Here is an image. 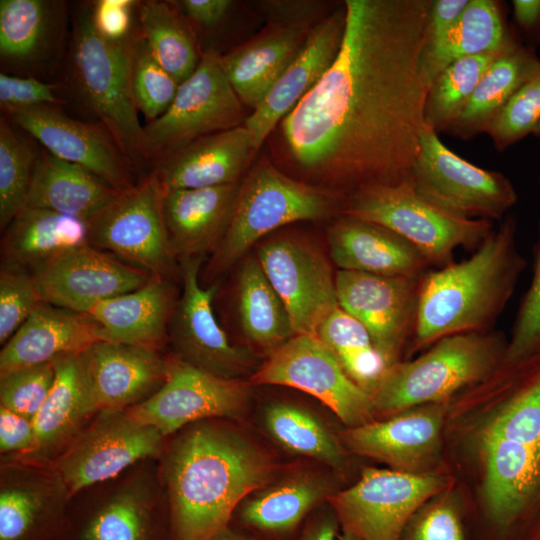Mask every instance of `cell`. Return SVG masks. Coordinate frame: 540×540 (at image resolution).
I'll list each match as a JSON object with an SVG mask.
<instances>
[{"mask_svg": "<svg viewBox=\"0 0 540 540\" xmlns=\"http://www.w3.org/2000/svg\"><path fill=\"white\" fill-rule=\"evenodd\" d=\"M433 0H346L338 55L281 121L295 163L349 191L410 181L426 125Z\"/></svg>", "mask_w": 540, "mask_h": 540, "instance_id": "1", "label": "cell"}, {"mask_svg": "<svg viewBox=\"0 0 540 540\" xmlns=\"http://www.w3.org/2000/svg\"><path fill=\"white\" fill-rule=\"evenodd\" d=\"M447 436L471 449L479 490L492 508L540 526V348L455 394Z\"/></svg>", "mask_w": 540, "mask_h": 540, "instance_id": "2", "label": "cell"}, {"mask_svg": "<svg viewBox=\"0 0 540 540\" xmlns=\"http://www.w3.org/2000/svg\"><path fill=\"white\" fill-rule=\"evenodd\" d=\"M162 463L170 540H210L245 497L279 475L263 447L218 419L181 429Z\"/></svg>", "mask_w": 540, "mask_h": 540, "instance_id": "3", "label": "cell"}, {"mask_svg": "<svg viewBox=\"0 0 540 540\" xmlns=\"http://www.w3.org/2000/svg\"><path fill=\"white\" fill-rule=\"evenodd\" d=\"M516 231V219L509 215L469 258L429 270L421 278L413 353L447 336L493 330L526 267Z\"/></svg>", "mask_w": 540, "mask_h": 540, "instance_id": "4", "label": "cell"}, {"mask_svg": "<svg viewBox=\"0 0 540 540\" xmlns=\"http://www.w3.org/2000/svg\"><path fill=\"white\" fill-rule=\"evenodd\" d=\"M136 37L112 40L97 29L92 4L72 21L70 75L87 109L100 121L134 168L146 161L144 127L135 106L131 73Z\"/></svg>", "mask_w": 540, "mask_h": 540, "instance_id": "5", "label": "cell"}, {"mask_svg": "<svg viewBox=\"0 0 540 540\" xmlns=\"http://www.w3.org/2000/svg\"><path fill=\"white\" fill-rule=\"evenodd\" d=\"M508 339L499 331L444 337L413 360L388 367L371 393L375 420L413 407L449 401L502 362Z\"/></svg>", "mask_w": 540, "mask_h": 540, "instance_id": "6", "label": "cell"}, {"mask_svg": "<svg viewBox=\"0 0 540 540\" xmlns=\"http://www.w3.org/2000/svg\"><path fill=\"white\" fill-rule=\"evenodd\" d=\"M342 215L383 226L417 248L431 265L452 262L456 249L476 248L492 222L449 213L422 197L411 181L363 187L350 196Z\"/></svg>", "mask_w": 540, "mask_h": 540, "instance_id": "7", "label": "cell"}, {"mask_svg": "<svg viewBox=\"0 0 540 540\" xmlns=\"http://www.w3.org/2000/svg\"><path fill=\"white\" fill-rule=\"evenodd\" d=\"M334 204L324 191L286 176L269 162L258 163L240 184L230 225L212 253L209 275L234 264L267 233L296 221L323 218Z\"/></svg>", "mask_w": 540, "mask_h": 540, "instance_id": "8", "label": "cell"}, {"mask_svg": "<svg viewBox=\"0 0 540 540\" xmlns=\"http://www.w3.org/2000/svg\"><path fill=\"white\" fill-rule=\"evenodd\" d=\"M452 484L444 471L411 474L364 467L355 484L338 490L327 503L341 531L360 540H399L410 518Z\"/></svg>", "mask_w": 540, "mask_h": 540, "instance_id": "9", "label": "cell"}, {"mask_svg": "<svg viewBox=\"0 0 540 540\" xmlns=\"http://www.w3.org/2000/svg\"><path fill=\"white\" fill-rule=\"evenodd\" d=\"M243 105L225 75L222 56L207 50L179 84L167 111L144 126L146 161L157 164L199 138L244 125Z\"/></svg>", "mask_w": 540, "mask_h": 540, "instance_id": "10", "label": "cell"}, {"mask_svg": "<svg viewBox=\"0 0 540 540\" xmlns=\"http://www.w3.org/2000/svg\"><path fill=\"white\" fill-rule=\"evenodd\" d=\"M163 194L152 171L118 194L87 221L88 244L168 279L175 270L163 215Z\"/></svg>", "mask_w": 540, "mask_h": 540, "instance_id": "11", "label": "cell"}, {"mask_svg": "<svg viewBox=\"0 0 540 540\" xmlns=\"http://www.w3.org/2000/svg\"><path fill=\"white\" fill-rule=\"evenodd\" d=\"M410 181L434 205L471 219L501 220L518 199L515 187L504 174L475 166L460 157L427 124L420 137Z\"/></svg>", "mask_w": 540, "mask_h": 540, "instance_id": "12", "label": "cell"}, {"mask_svg": "<svg viewBox=\"0 0 540 540\" xmlns=\"http://www.w3.org/2000/svg\"><path fill=\"white\" fill-rule=\"evenodd\" d=\"M249 382L287 386L310 394L327 406L346 428L375 420L370 394L351 380L316 336H293L269 353Z\"/></svg>", "mask_w": 540, "mask_h": 540, "instance_id": "13", "label": "cell"}, {"mask_svg": "<svg viewBox=\"0 0 540 540\" xmlns=\"http://www.w3.org/2000/svg\"><path fill=\"white\" fill-rule=\"evenodd\" d=\"M164 436L128 410L100 411L54 459L69 497L161 454Z\"/></svg>", "mask_w": 540, "mask_h": 540, "instance_id": "14", "label": "cell"}, {"mask_svg": "<svg viewBox=\"0 0 540 540\" xmlns=\"http://www.w3.org/2000/svg\"><path fill=\"white\" fill-rule=\"evenodd\" d=\"M251 386L249 381L213 375L173 355L168 357L163 385L127 410L167 437L199 421L241 417L249 404Z\"/></svg>", "mask_w": 540, "mask_h": 540, "instance_id": "15", "label": "cell"}, {"mask_svg": "<svg viewBox=\"0 0 540 540\" xmlns=\"http://www.w3.org/2000/svg\"><path fill=\"white\" fill-rule=\"evenodd\" d=\"M200 264L201 257L180 259L183 291L168 329L174 356L227 379L252 375L257 358L250 350L233 345L217 322L212 306L217 288L202 287Z\"/></svg>", "mask_w": 540, "mask_h": 540, "instance_id": "16", "label": "cell"}, {"mask_svg": "<svg viewBox=\"0 0 540 540\" xmlns=\"http://www.w3.org/2000/svg\"><path fill=\"white\" fill-rule=\"evenodd\" d=\"M258 261L282 300L296 335L316 336L339 302L330 263L317 247L298 237L264 243Z\"/></svg>", "mask_w": 540, "mask_h": 540, "instance_id": "17", "label": "cell"}, {"mask_svg": "<svg viewBox=\"0 0 540 540\" xmlns=\"http://www.w3.org/2000/svg\"><path fill=\"white\" fill-rule=\"evenodd\" d=\"M448 401L413 407L386 419L346 428L339 437L348 453L411 474L439 471Z\"/></svg>", "mask_w": 540, "mask_h": 540, "instance_id": "18", "label": "cell"}, {"mask_svg": "<svg viewBox=\"0 0 540 540\" xmlns=\"http://www.w3.org/2000/svg\"><path fill=\"white\" fill-rule=\"evenodd\" d=\"M420 280L348 270L335 274L340 307L364 325L387 367L401 361L411 340Z\"/></svg>", "mask_w": 540, "mask_h": 540, "instance_id": "19", "label": "cell"}, {"mask_svg": "<svg viewBox=\"0 0 540 540\" xmlns=\"http://www.w3.org/2000/svg\"><path fill=\"white\" fill-rule=\"evenodd\" d=\"M69 499L53 464L20 458L2 462L0 540H62Z\"/></svg>", "mask_w": 540, "mask_h": 540, "instance_id": "20", "label": "cell"}, {"mask_svg": "<svg viewBox=\"0 0 540 540\" xmlns=\"http://www.w3.org/2000/svg\"><path fill=\"white\" fill-rule=\"evenodd\" d=\"M32 274L43 302L84 314L96 303L134 291L155 276L89 244L65 252Z\"/></svg>", "mask_w": 540, "mask_h": 540, "instance_id": "21", "label": "cell"}, {"mask_svg": "<svg viewBox=\"0 0 540 540\" xmlns=\"http://www.w3.org/2000/svg\"><path fill=\"white\" fill-rule=\"evenodd\" d=\"M2 111L45 150L87 169L114 189L123 191L136 184L134 166L104 127L73 119L58 106Z\"/></svg>", "mask_w": 540, "mask_h": 540, "instance_id": "22", "label": "cell"}, {"mask_svg": "<svg viewBox=\"0 0 540 540\" xmlns=\"http://www.w3.org/2000/svg\"><path fill=\"white\" fill-rule=\"evenodd\" d=\"M338 490L332 474L292 470L245 497L231 522H234L233 527L262 539L285 540L304 526L308 517Z\"/></svg>", "mask_w": 540, "mask_h": 540, "instance_id": "23", "label": "cell"}, {"mask_svg": "<svg viewBox=\"0 0 540 540\" xmlns=\"http://www.w3.org/2000/svg\"><path fill=\"white\" fill-rule=\"evenodd\" d=\"M345 6L320 20L309 30L305 42L262 102L247 116L253 151H257L279 121L319 82L340 50Z\"/></svg>", "mask_w": 540, "mask_h": 540, "instance_id": "24", "label": "cell"}, {"mask_svg": "<svg viewBox=\"0 0 540 540\" xmlns=\"http://www.w3.org/2000/svg\"><path fill=\"white\" fill-rule=\"evenodd\" d=\"M83 354L97 413L142 403L166 378L168 358L159 351L101 340Z\"/></svg>", "mask_w": 540, "mask_h": 540, "instance_id": "25", "label": "cell"}, {"mask_svg": "<svg viewBox=\"0 0 540 540\" xmlns=\"http://www.w3.org/2000/svg\"><path fill=\"white\" fill-rule=\"evenodd\" d=\"M103 339L100 325L89 315L41 303L0 352V376L79 354Z\"/></svg>", "mask_w": 540, "mask_h": 540, "instance_id": "26", "label": "cell"}, {"mask_svg": "<svg viewBox=\"0 0 540 540\" xmlns=\"http://www.w3.org/2000/svg\"><path fill=\"white\" fill-rule=\"evenodd\" d=\"M52 363L54 382L33 420L34 447L20 459L49 463L87 425L90 417L97 414L83 352L61 357Z\"/></svg>", "mask_w": 540, "mask_h": 540, "instance_id": "27", "label": "cell"}, {"mask_svg": "<svg viewBox=\"0 0 540 540\" xmlns=\"http://www.w3.org/2000/svg\"><path fill=\"white\" fill-rule=\"evenodd\" d=\"M330 257L339 270L382 276L422 278L431 264L391 230L343 215L329 230Z\"/></svg>", "mask_w": 540, "mask_h": 540, "instance_id": "28", "label": "cell"}, {"mask_svg": "<svg viewBox=\"0 0 540 540\" xmlns=\"http://www.w3.org/2000/svg\"><path fill=\"white\" fill-rule=\"evenodd\" d=\"M239 188L234 183L163 189V215L176 257H201L217 249L232 220Z\"/></svg>", "mask_w": 540, "mask_h": 540, "instance_id": "29", "label": "cell"}, {"mask_svg": "<svg viewBox=\"0 0 540 540\" xmlns=\"http://www.w3.org/2000/svg\"><path fill=\"white\" fill-rule=\"evenodd\" d=\"M175 306L169 280L153 276L134 291L96 303L88 314L100 325L103 341L160 352Z\"/></svg>", "mask_w": 540, "mask_h": 540, "instance_id": "30", "label": "cell"}, {"mask_svg": "<svg viewBox=\"0 0 540 540\" xmlns=\"http://www.w3.org/2000/svg\"><path fill=\"white\" fill-rule=\"evenodd\" d=\"M245 125L195 140L155 165L164 190L197 189L237 183L250 153Z\"/></svg>", "mask_w": 540, "mask_h": 540, "instance_id": "31", "label": "cell"}, {"mask_svg": "<svg viewBox=\"0 0 540 540\" xmlns=\"http://www.w3.org/2000/svg\"><path fill=\"white\" fill-rule=\"evenodd\" d=\"M310 29L274 25L222 56L225 75L244 105L255 109L262 102L303 46Z\"/></svg>", "mask_w": 540, "mask_h": 540, "instance_id": "32", "label": "cell"}, {"mask_svg": "<svg viewBox=\"0 0 540 540\" xmlns=\"http://www.w3.org/2000/svg\"><path fill=\"white\" fill-rule=\"evenodd\" d=\"M88 244L84 220L26 206L9 223L1 240V264L33 271L65 252Z\"/></svg>", "mask_w": 540, "mask_h": 540, "instance_id": "33", "label": "cell"}, {"mask_svg": "<svg viewBox=\"0 0 540 540\" xmlns=\"http://www.w3.org/2000/svg\"><path fill=\"white\" fill-rule=\"evenodd\" d=\"M519 44L522 43L508 27L498 1L470 0L445 36L424 46L421 72L430 88L438 74L458 59L503 51Z\"/></svg>", "mask_w": 540, "mask_h": 540, "instance_id": "34", "label": "cell"}, {"mask_svg": "<svg viewBox=\"0 0 540 540\" xmlns=\"http://www.w3.org/2000/svg\"><path fill=\"white\" fill-rule=\"evenodd\" d=\"M118 192L87 169L41 149L27 206L51 210L86 222Z\"/></svg>", "mask_w": 540, "mask_h": 540, "instance_id": "35", "label": "cell"}, {"mask_svg": "<svg viewBox=\"0 0 540 540\" xmlns=\"http://www.w3.org/2000/svg\"><path fill=\"white\" fill-rule=\"evenodd\" d=\"M73 540H164L156 497L145 479L123 485L80 523Z\"/></svg>", "mask_w": 540, "mask_h": 540, "instance_id": "36", "label": "cell"}, {"mask_svg": "<svg viewBox=\"0 0 540 540\" xmlns=\"http://www.w3.org/2000/svg\"><path fill=\"white\" fill-rule=\"evenodd\" d=\"M540 71L535 49L520 44L488 68L471 98L445 132L468 140L483 133L511 97Z\"/></svg>", "mask_w": 540, "mask_h": 540, "instance_id": "37", "label": "cell"}, {"mask_svg": "<svg viewBox=\"0 0 540 540\" xmlns=\"http://www.w3.org/2000/svg\"><path fill=\"white\" fill-rule=\"evenodd\" d=\"M266 434L291 454L311 458L341 473L348 464V451L335 433L315 412L289 401H274L262 411Z\"/></svg>", "mask_w": 540, "mask_h": 540, "instance_id": "38", "label": "cell"}, {"mask_svg": "<svg viewBox=\"0 0 540 540\" xmlns=\"http://www.w3.org/2000/svg\"><path fill=\"white\" fill-rule=\"evenodd\" d=\"M60 4L46 0H1V61L29 67L43 59L61 23Z\"/></svg>", "mask_w": 540, "mask_h": 540, "instance_id": "39", "label": "cell"}, {"mask_svg": "<svg viewBox=\"0 0 540 540\" xmlns=\"http://www.w3.org/2000/svg\"><path fill=\"white\" fill-rule=\"evenodd\" d=\"M237 311L245 336L269 353L296 335L288 312L258 259H247L240 269Z\"/></svg>", "mask_w": 540, "mask_h": 540, "instance_id": "40", "label": "cell"}, {"mask_svg": "<svg viewBox=\"0 0 540 540\" xmlns=\"http://www.w3.org/2000/svg\"><path fill=\"white\" fill-rule=\"evenodd\" d=\"M140 36L154 59L181 84L196 70L199 56L195 37L174 4L145 1L138 12Z\"/></svg>", "mask_w": 540, "mask_h": 540, "instance_id": "41", "label": "cell"}, {"mask_svg": "<svg viewBox=\"0 0 540 540\" xmlns=\"http://www.w3.org/2000/svg\"><path fill=\"white\" fill-rule=\"evenodd\" d=\"M316 337L371 396L388 367L364 325L339 306L320 324Z\"/></svg>", "mask_w": 540, "mask_h": 540, "instance_id": "42", "label": "cell"}, {"mask_svg": "<svg viewBox=\"0 0 540 540\" xmlns=\"http://www.w3.org/2000/svg\"><path fill=\"white\" fill-rule=\"evenodd\" d=\"M512 48L461 58L442 70L427 93L426 124L438 133L445 132L461 113L490 65Z\"/></svg>", "mask_w": 540, "mask_h": 540, "instance_id": "43", "label": "cell"}, {"mask_svg": "<svg viewBox=\"0 0 540 540\" xmlns=\"http://www.w3.org/2000/svg\"><path fill=\"white\" fill-rule=\"evenodd\" d=\"M4 115L0 117V228L27 206L41 150Z\"/></svg>", "mask_w": 540, "mask_h": 540, "instance_id": "44", "label": "cell"}, {"mask_svg": "<svg viewBox=\"0 0 540 540\" xmlns=\"http://www.w3.org/2000/svg\"><path fill=\"white\" fill-rule=\"evenodd\" d=\"M131 84L135 106L149 122L167 111L179 86L154 59L140 35L134 44Z\"/></svg>", "mask_w": 540, "mask_h": 540, "instance_id": "45", "label": "cell"}, {"mask_svg": "<svg viewBox=\"0 0 540 540\" xmlns=\"http://www.w3.org/2000/svg\"><path fill=\"white\" fill-rule=\"evenodd\" d=\"M540 122V71L527 81L484 129L497 150L533 133Z\"/></svg>", "mask_w": 540, "mask_h": 540, "instance_id": "46", "label": "cell"}, {"mask_svg": "<svg viewBox=\"0 0 540 540\" xmlns=\"http://www.w3.org/2000/svg\"><path fill=\"white\" fill-rule=\"evenodd\" d=\"M399 540H469L464 504L450 489L424 504L408 521Z\"/></svg>", "mask_w": 540, "mask_h": 540, "instance_id": "47", "label": "cell"}, {"mask_svg": "<svg viewBox=\"0 0 540 540\" xmlns=\"http://www.w3.org/2000/svg\"><path fill=\"white\" fill-rule=\"evenodd\" d=\"M43 303L31 271L1 264L0 269V343L5 344Z\"/></svg>", "mask_w": 540, "mask_h": 540, "instance_id": "48", "label": "cell"}, {"mask_svg": "<svg viewBox=\"0 0 540 540\" xmlns=\"http://www.w3.org/2000/svg\"><path fill=\"white\" fill-rule=\"evenodd\" d=\"M54 378L53 363L24 367L0 376V406L33 421Z\"/></svg>", "mask_w": 540, "mask_h": 540, "instance_id": "49", "label": "cell"}, {"mask_svg": "<svg viewBox=\"0 0 540 540\" xmlns=\"http://www.w3.org/2000/svg\"><path fill=\"white\" fill-rule=\"evenodd\" d=\"M540 348V221L530 285L518 307L502 362L512 363Z\"/></svg>", "mask_w": 540, "mask_h": 540, "instance_id": "50", "label": "cell"}, {"mask_svg": "<svg viewBox=\"0 0 540 540\" xmlns=\"http://www.w3.org/2000/svg\"><path fill=\"white\" fill-rule=\"evenodd\" d=\"M58 85L43 82L32 76L0 73V104L2 110L24 109L37 106H60Z\"/></svg>", "mask_w": 540, "mask_h": 540, "instance_id": "51", "label": "cell"}, {"mask_svg": "<svg viewBox=\"0 0 540 540\" xmlns=\"http://www.w3.org/2000/svg\"><path fill=\"white\" fill-rule=\"evenodd\" d=\"M35 443L33 421L0 406V451L13 455L10 458L27 456Z\"/></svg>", "mask_w": 540, "mask_h": 540, "instance_id": "52", "label": "cell"}, {"mask_svg": "<svg viewBox=\"0 0 540 540\" xmlns=\"http://www.w3.org/2000/svg\"><path fill=\"white\" fill-rule=\"evenodd\" d=\"M130 0H100L92 4L93 17L97 29L112 40H124L131 36Z\"/></svg>", "mask_w": 540, "mask_h": 540, "instance_id": "53", "label": "cell"}, {"mask_svg": "<svg viewBox=\"0 0 540 540\" xmlns=\"http://www.w3.org/2000/svg\"><path fill=\"white\" fill-rule=\"evenodd\" d=\"M470 0H433L426 28L425 45L445 36L458 22Z\"/></svg>", "mask_w": 540, "mask_h": 540, "instance_id": "54", "label": "cell"}, {"mask_svg": "<svg viewBox=\"0 0 540 540\" xmlns=\"http://www.w3.org/2000/svg\"><path fill=\"white\" fill-rule=\"evenodd\" d=\"M262 7L274 20L275 26L305 28L318 10L319 4L313 1H266Z\"/></svg>", "mask_w": 540, "mask_h": 540, "instance_id": "55", "label": "cell"}, {"mask_svg": "<svg viewBox=\"0 0 540 540\" xmlns=\"http://www.w3.org/2000/svg\"><path fill=\"white\" fill-rule=\"evenodd\" d=\"M173 3L188 19L208 28L221 23L233 5L230 0H182Z\"/></svg>", "mask_w": 540, "mask_h": 540, "instance_id": "56", "label": "cell"}, {"mask_svg": "<svg viewBox=\"0 0 540 540\" xmlns=\"http://www.w3.org/2000/svg\"><path fill=\"white\" fill-rule=\"evenodd\" d=\"M340 530L336 514L325 503L308 517L295 540H337Z\"/></svg>", "mask_w": 540, "mask_h": 540, "instance_id": "57", "label": "cell"}, {"mask_svg": "<svg viewBox=\"0 0 540 540\" xmlns=\"http://www.w3.org/2000/svg\"><path fill=\"white\" fill-rule=\"evenodd\" d=\"M513 17L518 30L529 41L527 47L540 44V0H513Z\"/></svg>", "mask_w": 540, "mask_h": 540, "instance_id": "58", "label": "cell"}, {"mask_svg": "<svg viewBox=\"0 0 540 540\" xmlns=\"http://www.w3.org/2000/svg\"><path fill=\"white\" fill-rule=\"evenodd\" d=\"M210 540H265L231 525L217 533Z\"/></svg>", "mask_w": 540, "mask_h": 540, "instance_id": "59", "label": "cell"}, {"mask_svg": "<svg viewBox=\"0 0 540 540\" xmlns=\"http://www.w3.org/2000/svg\"><path fill=\"white\" fill-rule=\"evenodd\" d=\"M337 540H360V539L357 538L355 535L349 533V532H345V531L340 530V533L338 535Z\"/></svg>", "mask_w": 540, "mask_h": 540, "instance_id": "60", "label": "cell"}, {"mask_svg": "<svg viewBox=\"0 0 540 540\" xmlns=\"http://www.w3.org/2000/svg\"><path fill=\"white\" fill-rule=\"evenodd\" d=\"M534 135L540 137V122L539 124L537 125V127L535 128L534 132H533Z\"/></svg>", "mask_w": 540, "mask_h": 540, "instance_id": "61", "label": "cell"}]
</instances>
